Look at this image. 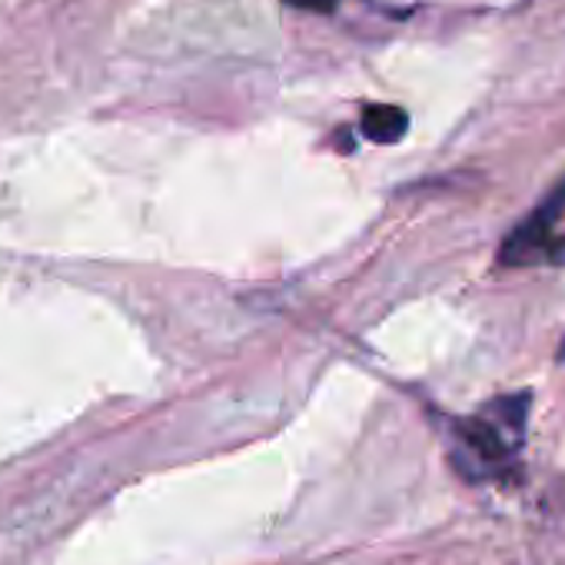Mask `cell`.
I'll list each match as a JSON object with an SVG mask.
<instances>
[{"label": "cell", "mask_w": 565, "mask_h": 565, "mask_svg": "<svg viewBox=\"0 0 565 565\" xmlns=\"http://www.w3.org/2000/svg\"><path fill=\"white\" fill-rule=\"evenodd\" d=\"M529 399V393L499 396L452 423V466L462 479L492 482L515 466L525 443Z\"/></svg>", "instance_id": "1"}, {"label": "cell", "mask_w": 565, "mask_h": 565, "mask_svg": "<svg viewBox=\"0 0 565 565\" xmlns=\"http://www.w3.org/2000/svg\"><path fill=\"white\" fill-rule=\"evenodd\" d=\"M282 4H290L297 11H313V14H333L340 0H282Z\"/></svg>", "instance_id": "4"}, {"label": "cell", "mask_w": 565, "mask_h": 565, "mask_svg": "<svg viewBox=\"0 0 565 565\" xmlns=\"http://www.w3.org/2000/svg\"><path fill=\"white\" fill-rule=\"evenodd\" d=\"M565 220V177L519 220L502 246L499 263L502 266H532L539 259H558V223Z\"/></svg>", "instance_id": "2"}, {"label": "cell", "mask_w": 565, "mask_h": 565, "mask_svg": "<svg viewBox=\"0 0 565 565\" xmlns=\"http://www.w3.org/2000/svg\"><path fill=\"white\" fill-rule=\"evenodd\" d=\"M360 130L373 143H399L409 130V114L396 104H370L360 114Z\"/></svg>", "instance_id": "3"}]
</instances>
